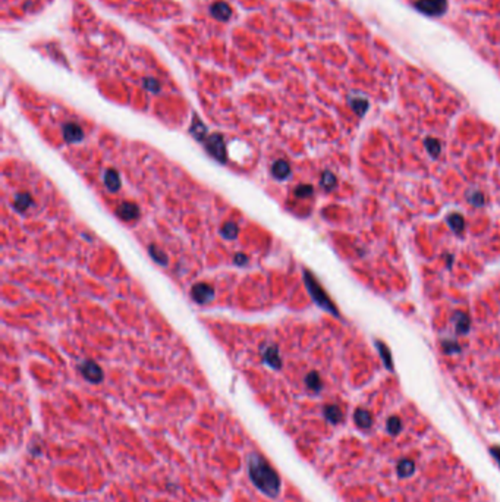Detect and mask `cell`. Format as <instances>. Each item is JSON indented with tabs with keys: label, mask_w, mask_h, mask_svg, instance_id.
<instances>
[{
	"label": "cell",
	"mask_w": 500,
	"mask_h": 502,
	"mask_svg": "<svg viewBox=\"0 0 500 502\" xmlns=\"http://www.w3.org/2000/svg\"><path fill=\"white\" fill-rule=\"evenodd\" d=\"M81 134H82V132L80 130V127H76V125H74V124L66 125L65 127V137L68 140H70V141L80 140V138H81Z\"/></svg>",
	"instance_id": "obj_3"
},
{
	"label": "cell",
	"mask_w": 500,
	"mask_h": 502,
	"mask_svg": "<svg viewBox=\"0 0 500 502\" xmlns=\"http://www.w3.org/2000/svg\"><path fill=\"white\" fill-rule=\"evenodd\" d=\"M350 106H352V109L355 110L356 113L364 115L366 110H367V108H368V103H367V100H364V99H352V100H350Z\"/></svg>",
	"instance_id": "obj_4"
},
{
	"label": "cell",
	"mask_w": 500,
	"mask_h": 502,
	"mask_svg": "<svg viewBox=\"0 0 500 502\" xmlns=\"http://www.w3.org/2000/svg\"><path fill=\"white\" fill-rule=\"evenodd\" d=\"M273 172H274V175H278L279 178H282V176H284V175L289 172V168H288V165L284 162H279V163L274 165Z\"/></svg>",
	"instance_id": "obj_5"
},
{
	"label": "cell",
	"mask_w": 500,
	"mask_h": 502,
	"mask_svg": "<svg viewBox=\"0 0 500 502\" xmlns=\"http://www.w3.org/2000/svg\"><path fill=\"white\" fill-rule=\"evenodd\" d=\"M450 223H452V228H455L456 231H459L462 228V225H464V220L459 218V216H454L452 220H450Z\"/></svg>",
	"instance_id": "obj_6"
},
{
	"label": "cell",
	"mask_w": 500,
	"mask_h": 502,
	"mask_svg": "<svg viewBox=\"0 0 500 502\" xmlns=\"http://www.w3.org/2000/svg\"><path fill=\"white\" fill-rule=\"evenodd\" d=\"M210 14L216 18V20H220V21H226L230 18L232 15V9L228 3L224 2H218L214 5L210 6Z\"/></svg>",
	"instance_id": "obj_2"
},
{
	"label": "cell",
	"mask_w": 500,
	"mask_h": 502,
	"mask_svg": "<svg viewBox=\"0 0 500 502\" xmlns=\"http://www.w3.org/2000/svg\"><path fill=\"white\" fill-rule=\"evenodd\" d=\"M415 8L428 17H440L448 9V0H418Z\"/></svg>",
	"instance_id": "obj_1"
}]
</instances>
